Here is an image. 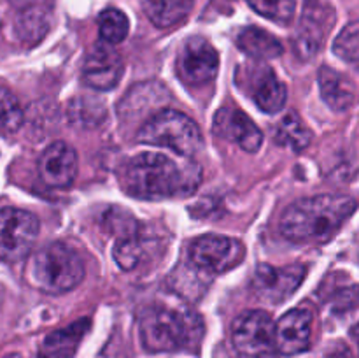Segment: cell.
I'll return each mask as SVG.
<instances>
[{
    "label": "cell",
    "instance_id": "cell-22",
    "mask_svg": "<svg viewBox=\"0 0 359 358\" xmlns=\"http://www.w3.org/2000/svg\"><path fill=\"white\" fill-rule=\"evenodd\" d=\"M23 123V111L16 95L7 88L0 86V130L16 132Z\"/></svg>",
    "mask_w": 359,
    "mask_h": 358
},
{
    "label": "cell",
    "instance_id": "cell-24",
    "mask_svg": "<svg viewBox=\"0 0 359 358\" xmlns=\"http://www.w3.org/2000/svg\"><path fill=\"white\" fill-rule=\"evenodd\" d=\"M262 16L277 23H290L294 14V0H245Z\"/></svg>",
    "mask_w": 359,
    "mask_h": 358
},
{
    "label": "cell",
    "instance_id": "cell-8",
    "mask_svg": "<svg viewBox=\"0 0 359 358\" xmlns=\"http://www.w3.org/2000/svg\"><path fill=\"white\" fill-rule=\"evenodd\" d=\"M231 340L242 357L263 358L276 350V325L265 311H245L233 321Z\"/></svg>",
    "mask_w": 359,
    "mask_h": 358
},
{
    "label": "cell",
    "instance_id": "cell-25",
    "mask_svg": "<svg viewBox=\"0 0 359 358\" xmlns=\"http://www.w3.org/2000/svg\"><path fill=\"white\" fill-rule=\"evenodd\" d=\"M144 256V246L135 235L121 237L114 246V260L123 270H132Z\"/></svg>",
    "mask_w": 359,
    "mask_h": 358
},
{
    "label": "cell",
    "instance_id": "cell-3",
    "mask_svg": "<svg viewBox=\"0 0 359 358\" xmlns=\"http://www.w3.org/2000/svg\"><path fill=\"white\" fill-rule=\"evenodd\" d=\"M123 188L135 199L161 200L184 195L195 186L174 160L161 153H140L132 157L123 168Z\"/></svg>",
    "mask_w": 359,
    "mask_h": 358
},
{
    "label": "cell",
    "instance_id": "cell-15",
    "mask_svg": "<svg viewBox=\"0 0 359 358\" xmlns=\"http://www.w3.org/2000/svg\"><path fill=\"white\" fill-rule=\"evenodd\" d=\"M90 330V319H79L70 326L49 333L39 350L37 358H74L84 333Z\"/></svg>",
    "mask_w": 359,
    "mask_h": 358
},
{
    "label": "cell",
    "instance_id": "cell-14",
    "mask_svg": "<svg viewBox=\"0 0 359 358\" xmlns=\"http://www.w3.org/2000/svg\"><path fill=\"white\" fill-rule=\"evenodd\" d=\"M39 174L51 188H69L77 175L76 151L65 142H53L39 160Z\"/></svg>",
    "mask_w": 359,
    "mask_h": 358
},
{
    "label": "cell",
    "instance_id": "cell-4",
    "mask_svg": "<svg viewBox=\"0 0 359 358\" xmlns=\"http://www.w3.org/2000/svg\"><path fill=\"white\" fill-rule=\"evenodd\" d=\"M84 263L77 251L63 242H53L39 249L28 265V279L46 293H65L79 286Z\"/></svg>",
    "mask_w": 359,
    "mask_h": 358
},
{
    "label": "cell",
    "instance_id": "cell-7",
    "mask_svg": "<svg viewBox=\"0 0 359 358\" xmlns=\"http://www.w3.org/2000/svg\"><path fill=\"white\" fill-rule=\"evenodd\" d=\"M244 258V244L226 235H202L189 246L188 251L189 263L210 276L235 269Z\"/></svg>",
    "mask_w": 359,
    "mask_h": 358
},
{
    "label": "cell",
    "instance_id": "cell-18",
    "mask_svg": "<svg viewBox=\"0 0 359 358\" xmlns=\"http://www.w3.org/2000/svg\"><path fill=\"white\" fill-rule=\"evenodd\" d=\"M237 46L241 51L256 60H272L283 55L284 48L276 35L259 27H245L237 35Z\"/></svg>",
    "mask_w": 359,
    "mask_h": 358
},
{
    "label": "cell",
    "instance_id": "cell-29",
    "mask_svg": "<svg viewBox=\"0 0 359 358\" xmlns=\"http://www.w3.org/2000/svg\"><path fill=\"white\" fill-rule=\"evenodd\" d=\"M4 358H21L20 354H7V357H4Z\"/></svg>",
    "mask_w": 359,
    "mask_h": 358
},
{
    "label": "cell",
    "instance_id": "cell-17",
    "mask_svg": "<svg viewBox=\"0 0 359 358\" xmlns=\"http://www.w3.org/2000/svg\"><path fill=\"white\" fill-rule=\"evenodd\" d=\"M255 88H252V98L262 111L269 114H276L284 107L287 98L286 84L276 76L272 69H262L256 76Z\"/></svg>",
    "mask_w": 359,
    "mask_h": 358
},
{
    "label": "cell",
    "instance_id": "cell-9",
    "mask_svg": "<svg viewBox=\"0 0 359 358\" xmlns=\"http://www.w3.org/2000/svg\"><path fill=\"white\" fill-rule=\"evenodd\" d=\"M179 76L191 86H203L217 76L219 55L203 37H191L184 42L177 62Z\"/></svg>",
    "mask_w": 359,
    "mask_h": 358
},
{
    "label": "cell",
    "instance_id": "cell-5",
    "mask_svg": "<svg viewBox=\"0 0 359 358\" xmlns=\"http://www.w3.org/2000/svg\"><path fill=\"white\" fill-rule=\"evenodd\" d=\"M139 142L161 146L181 157H195L203 144L198 125L189 116L172 109H163L151 116L139 130Z\"/></svg>",
    "mask_w": 359,
    "mask_h": 358
},
{
    "label": "cell",
    "instance_id": "cell-11",
    "mask_svg": "<svg viewBox=\"0 0 359 358\" xmlns=\"http://www.w3.org/2000/svg\"><path fill=\"white\" fill-rule=\"evenodd\" d=\"M123 60L107 42L95 44L83 63V81L95 90L107 91L118 86L123 76Z\"/></svg>",
    "mask_w": 359,
    "mask_h": 358
},
{
    "label": "cell",
    "instance_id": "cell-1",
    "mask_svg": "<svg viewBox=\"0 0 359 358\" xmlns=\"http://www.w3.org/2000/svg\"><path fill=\"white\" fill-rule=\"evenodd\" d=\"M354 211L356 202L347 195L323 193L305 197L284 211L279 220V230L293 242L325 244L335 237Z\"/></svg>",
    "mask_w": 359,
    "mask_h": 358
},
{
    "label": "cell",
    "instance_id": "cell-6",
    "mask_svg": "<svg viewBox=\"0 0 359 358\" xmlns=\"http://www.w3.org/2000/svg\"><path fill=\"white\" fill-rule=\"evenodd\" d=\"M39 220L23 209H0V260L21 262L34 248L39 235Z\"/></svg>",
    "mask_w": 359,
    "mask_h": 358
},
{
    "label": "cell",
    "instance_id": "cell-2",
    "mask_svg": "<svg viewBox=\"0 0 359 358\" xmlns=\"http://www.w3.org/2000/svg\"><path fill=\"white\" fill-rule=\"evenodd\" d=\"M203 321L198 312L153 305L139 319L140 343L149 353L195 351L203 339Z\"/></svg>",
    "mask_w": 359,
    "mask_h": 358
},
{
    "label": "cell",
    "instance_id": "cell-26",
    "mask_svg": "<svg viewBox=\"0 0 359 358\" xmlns=\"http://www.w3.org/2000/svg\"><path fill=\"white\" fill-rule=\"evenodd\" d=\"M330 358H353V357H351V353H349V351L342 350V351H339V353H333V354H330Z\"/></svg>",
    "mask_w": 359,
    "mask_h": 358
},
{
    "label": "cell",
    "instance_id": "cell-13",
    "mask_svg": "<svg viewBox=\"0 0 359 358\" xmlns=\"http://www.w3.org/2000/svg\"><path fill=\"white\" fill-rule=\"evenodd\" d=\"M312 333V312L305 307L287 311L276 325V350L280 354H298L309 350Z\"/></svg>",
    "mask_w": 359,
    "mask_h": 358
},
{
    "label": "cell",
    "instance_id": "cell-20",
    "mask_svg": "<svg viewBox=\"0 0 359 358\" xmlns=\"http://www.w3.org/2000/svg\"><path fill=\"white\" fill-rule=\"evenodd\" d=\"M276 140L280 146L290 147V150L300 153V151L307 150L311 146L312 132L305 126V123L302 121L297 112H290V114L280 119L279 126L276 130Z\"/></svg>",
    "mask_w": 359,
    "mask_h": 358
},
{
    "label": "cell",
    "instance_id": "cell-19",
    "mask_svg": "<svg viewBox=\"0 0 359 358\" xmlns=\"http://www.w3.org/2000/svg\"><path fill=\"white\" fill-rule=\"evenodd\" d=\"M193 0H142V9L158 28H170L189 14Z\"/></svg>",
    "mask_w": 359,
    "mask_h": 358
},
{
    "label": "cell",
    "instance_id": "cell-28",
    "mask_svg": "<svg viewBox=\"0 0 359 358\" xmlns=\"http://www.w3.org/2000/svg\"><path fill=\"white\" fill-rule=\"evenodd\" d=\"M2 302H4V288L2 284H0V305H2Z\"/></svg>",
    "mask_w": 359,
    "mask_h": 358
},
{
    "label": "cell",
    "instance_id": "cell-23",
    "mask_svg": "<svg viewBox=\"0 0 359 358\" xmlns=\"http://www.w3.org/2000/svg\"><path fill=\"white\" fill-rule=\"evenodd\" d=\"M333 51L346 62H359V21H353L342 28L333 42Z\"/></svg>",
    "mask_w": 359,
    "mask_h": 358
},
{
    "label": "cell",
    "instance_id": "cell-21",
    "mask_svg": "<svg viewBox=\"0 0 359 358\" xmlns=\"http://www.w3.org/2000/svg\"><path fill=\"white\" fill-rule=\"evenodd\" d=\"M98 32L104 42L111 46L119 44L128 35V18L114 7L104 9L98 16Z\"/></svg>",
    "mask_w": 359,
    "mask_h": 358
},
{
    "label": "cell",
    "instance_id": "cell-27",
    "mask_svg": "<svg viewBox=\"0 0 359 358\" xmlns=\"http://www.w3.org/2000/svg\"><path fill=\"white\" fill-rule=\"evenodd\" d=\"M353 336H354V339H356V343H358V346H359V323L356 325V329H354Z\"/></svg>",
    "mask_w": 359,
    "mask_h": 358
},
{
    "label": "cell",
    "instance_id": "cell-16",
    "mask_svg": "<svg viewBox=\"0 0 359 358\" xmlns=\"http://www.w3.org/2000/svg\"><path fill=\"white\" fill-rule=\"evenodd\" d=\"M319 90L323 100L335 111H346L356 98V90L351 79L333 70L332 67H321L319 70Z\"/></svg>",
    "mask_w": 359,
    "mask_h": 358
},
{
    "label": "cell",
    "instance_id": "cell-10",
    "mask_svg": "<svg viewBox=\"0 0 359 358\" xmlns=\"http://www.w3.org/2000/svg\"><path fill=\"white\" fill-rule=\"evenodd\" d=\"M305 272H307L305 265L272 267L269 263H263L256 270L252 290L266 302H283L300 286Z\"/></svg>",
    "mask_w": 359,
    "mask_h": 358
},
{
    "label": "cell",
    "instance_id": "cell-12",
    "mask_svg": "<svg viewBox=\"0 0 359 358\" xmlns=\"http://www.w3.org/2000/svg\"><path fill=\"white\" fill-rule=\"evenodd\" d=\"M214 133L241 146L248 153H256L263 144L262 130L244 111L235 107H221L214 116Z\"/></svg>",
    "mask_w": 359,
    "mask_h": 358
}]
</instances>
